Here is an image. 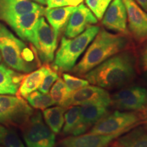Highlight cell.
<instances>
[{"label": "cell", "mask_w": 147, "mask_h": 147, "mask_svg": "<svg viewBox=\"0 0 147 147\" xmlns=\"http://www.w3.org/2000/svg\"><path fill=\"white\" fill-rule=\"evenodd\" d=\"M0 147H4V146H0Z\"/></svg>", "instance_id": "cell-39"}, {"label": "cell", "mask_w": 147, "mask_h": 147, "mask_svg": "<svg viewBox=\"0 0 147 147\" xmlns=\"http://www.w3.org/2000/svg\"><path fill=\"white\" fill-rule=\"evenodd\" d=\"M102 19V25L108 30L125 36L129 34L127 26V10L123 0H113Z\"/></svg>", "instance_id": "cell-12"}, {"label": "cell", "mask_w": 147, "mask_h": 147, "mask_svg": "<svg viewBox=\"0 0 147 147\" xmlns=\"http://www.w3.org/2000/svg\"><path fill=\"white\" fill-rule=\"evenodd\" d=\"M34 113L32 106L22 97L0 95V124L23 126Z\"/></svg>", "instance_id": "cell-6"}, {"label": "cell", "mask_w": 147, "mask_h": 147, "mask_svg": "<svg viewBox=\"0 0 147 147\" xmlns=\"http://www.w3.org/2000/svg\"><path fill=\"white\" fill-rule=\"evenodd\" d=\"M50 95L55 104L62 106L69 96L65 82L63 78H59L51 89Z\"/></svg>", "instance_id": "cell-26"}, {"label": "cell", "mask_w": 147, "mask_h": 147, "mask_svg": "<svg viewBox=\"0 0 147 147\" xmlns=\"http://www.w3.org/2000/svg\"><path fill=\"white\" fill-rule=\"evenodd\" d=\"M25 75L0 64V95H15Z\"/></svg>", "instance_id": "cell-18"}, {"label": "cell", "mask_w": 147, "mask_h": 147, "mask_svg": "<svg viewBox=\"0 0 147 147\" xmlns=\"http://www.w3.org/2000/svg\"><path fill=\"white\" fill-rule=\"evenodd\" d=\"M0 54L9 67L18 72L29 73L39 65L36 51L29 49L0 23ZM38 55V54H37Z\"/></svg>", "instance_id": "cell-3"}, {"label": "cell", "mask_w": 147, "mask_h": 147, "mask_svg": "<svg viewBox=\"0 0 147 147\" xmlns=\"http://www.w3.org/2000/svg\"><path fill=\"white\" fill-rule=\"evenodd\" d=\"M90 103H102L110 106L111 96L106 89L89 84L71 93L62 107L67 109L70 106H82Z\"/></svg>", "instance_id": "cell-11"}, {"label": "cell", "mask_w": 147, "mask_h": 147, "mask_svg": "<svg viewBox=\"0 0 147 147\" xmlns=\"http://www.w3.org/2000/svg\"><path fill=\"white\" fill-rule=\"evenodd\" d=\"M127 10L128 31L138 44L147 42V12L135 0H123Z\"/></svg>", "instance_id": "cell-10"}, {"label": "cell", "mask_w": 147, "mask_h": 147, "mask_svg": "<svg viewBox=\"0 0 147 147\" xmlns=\"http://www.w3.org/2000/svg\"><path fill=\"white\" fill-rule=\"evenodd\" d=\"M25 98L29 105L38 110H45L55 104L50 95L42 93L40 91L32 92Z\"/></svg>", "instance_id": "cell-23"}, {"label": "cell", "mask_w": 147, "mask_h": 147, "mask_svg": "<svg viewBox=\"0 0 147 147\" xmlns=\"http://www.w3.org/2000/svg\"><path fill=\"white\" fill-rule=\"evenodd\" d=\"M76 8V6H64L45 9L44 15L57 36L67 25L71 14Z\"/></svg>", "instance_id": "cell-19"}, {"label": "cell", "mask_w": 147, "mask_h": 147, "mask_svg": "<svg viewBox=\"0 0 147 147\" xmlns=\"http://www.w3.org/2000/svg\"><path fill=\"white\" fill-rule=\"evenodd\" d=\"M63 80L67 87L69 95L77 90L89 84V82L86 79L78 78L67 73L63 74Z\"/></svg>", "instance_id": "cell-27"}, {"label": "cell", "mask_w": 147, "mask_h": 147, "mask_svg": "<svg viewBox=\"0 0 147 147\" xmlns=\"http://www.w3.org/2000/svg\"><path fill=\"white\" fill-rule=\"evenodd\" d=\"M124 111H147V90L140 86H131L116 92L111 96V104Z\"/></svg>", "instance_id": "cell-9"}, {"label": "cell", "mask_w": 147, "mask_h": 147, "mask_svg": "<svg viewBox=\"0 0 147 147\" xmlns=\"http://www.w3.org/2000/svg\"><path fill=\"white\" fill-rule=\"evenodd\" d=\"M128 45L127 36L100 29L84 56L70 71L77 76H83L108 59L125 50Z\"/></svg>", "instance_id": "cell-2"}, {"label": "cell", "mask_w": 147, "mask_h": 147, "mask_svg": "<svg viewBox=\"0 0 147 147\" xmlns=\"http://www.w3.org/2000/svg\"><path fill=\"white\" fill-rule=\"evenodd\" d=\"M123 134L102 135L85 134L65 138L59 143L60 147H107Z\"/></svg>", "instance_id": "cell-16"}, {"label": "cell", "mask_w": 147, "mask_h": 147, "mask_svg": "<svg viewBox=\"0 0 147 147\" xmlns=\"http://www.w3.org/2000/svg\"><path fill=\"white\" fill-rule=\"evenodd\" d=\"M119 147H123L122 146H121V145L120 144H119Z\"/></svg>", "instance_id": "cell-38"}, {"label": "cell", "mask_w": 147, "mask_h": 147, "mask_svg": "<svg viewBox=\"0 0 147 147\" xmlns=\"http://www.w3.org/2000/svg\"><path fill=\"white\" fill-rule=\"evenodd\" d=\"M146 127H147V116H146Z\"/></svg>", "instance_id": "cell-37"}, {"label": "cell", "mask_w": 147, "mask_h": 147, "mask_svg": "<svg viewBox=\"0 0 147 147\" xmlns=\"http://www.w3.org/2000/svg\"><path fill=\"white\" fill-rule=\"evenodd\" d=\"M109 106L102 103H90L80 106V123L71 135L79 136L85 133L107 115Z\"/></svg>", "instance_id": "cell-13"}, {"label": "cell", "mask_w": 147, "mask_h": 147, "mask_svg": "<svg viewBox=\"0 0 147 147\" xmlns=\"http://www.w3.org/2000/svg\"><path fill=\"white\" fill-rule=\"evenodd\" d=\"M26 147H55V134L43 120L40 112L34 113L23 125Z\"/></svg>", "instance_id": "cell-7"}, {"label": "cell", "mask_w": 147, "mask_h": 147, "mask_svg": "<svg viewBox=\"0 0 147 147\" xmlns=\"http://www.w3.org/2000/svg\"><path fill=\"white\" fill-rule=\"evenodd\" d=\"M100 30V27L93 25L74 38L63 37L60 47L55 55L53 68L63 72L70 71Z\"/></svg>", "instance_id": "cell-4"}, {"label": "cell", "mask_w": 147, "mask_h": 147, "mask_svg": "<svg viewBox=\"0 0 147 147\" xmlns=\"http://www.w3.org/2000/svg\"><path fill=\"white\" fill-rule=\"evenodd\" d=\"M57 34L46 21L43 16L37 21L34 29V46L42 62L48 64L53 62L57 47Z\"/></svg>", "instance_id": "cell-8"}, {"label": "cell", "mask_w": 147, "mask_h": 147, "mask_svg": "<svg viewBox=\"0 0 147 147\" xmlns=\"http://www.w3.org/2000/svg\"><path fill=\"white\" fill-rule=\"evenodd\" d=\"M0 144L4 147H26L14 130L0 124Z\"/></svg>", "instance_id": "cell-25"}, {"label": "cell", "mask_w": 147, "mask_h": 147, "mask_svg": "<svg viewBox=\"0 0 147 147\" xmlns=\"http://www.w3.org/2000/svg\"><path fill=\"white\" fill-rule=\"evenodd\" d=\"M147 111H123L119 110L107 114L90 129L89 133L110 135L125 134L140 125L146 123Z\"/></svg>", "instance_id": "cell-5"}, {"label": "cell", "mask_w": 147, "mask_h": 147, "mask_svg": "<svg viewBox=\"0 0 147 147\" xmlns=\"http://www.w3.org/2000/svg\"><path fill=\"white\" fill-rule=\"evenodd\" d=\"M85 1L95 17L101 20L113 0H85Z\"/></svg>", "instance_id": "cell-28"}, {"label": "cell", "mask_w": 147, "mask_h": 147, "mask_svg": "<svg viewBox=\"0 0 147 147\" xmlns=\"http://www.w3.org/2000/svg\"><path fill=\"white\" fill-rule=\"evenodd\" d=\"M136 3L147 12V0H135Z\"/></svg>", "instance_id": "cell-32"}, {"label": "cell", "mask_w": 147, "mask_h": 147, "mask_svg": "<svg viewBox=\"0 0 147 147\" xmlns=\"http://www.w3.org/2000/svg\"><path fill=\"white\" fill-rule=\"evenodd\" d=\"M43 7L29 0H0V20L8 23L16 16Z\"/></svg>", "instance_id": "cell-17"}, {"label": "cell", "mask_w": 147, "mask_h": 147, "mask_svg": "<svg viewBox=\"0 0 147 147\" xmlns=\"http://www.w3.org/2000/svg\"><path fill=\"white\" fill-rule=\"evenodd\" d=\"M66 108L58 106L43 110V117L47 126L55 134H59L63 129L64 115Z\"/></svg>", "instance_id": "cell-22"}, {"label": "cell", "mask_w": 147, "mask_h": 147, "mask_svg": "<svg viewBox=\"0 0 147 147\" xmlns=\"http://www.w3.org/2000/svg\"><path fill=\"white\" fill-rule=\"evenodd\" d=\"M140 65L143 71L145 72L147 71V44L141 51L140 56Z\"/></svg>", "instance_id": "cell-31"}, {"label": "cell", "mask_w": 147, "mask_h": 147, "mask_svg": "<svg viewBox=\"0 0 147 147\" xmlns=\"http://www.w3.org/2000/svg\"><path fill=\"white\" fill-rule=\"evenodd\" d=\"M45 8H42L35 12L21 14L8 22V25L15 32L20 38L33 44L34 29L40 16H44Z\"/></svg>", "instance_id": "cell-15"}, {"label": "cell", "mask_w": 147, "mask_h": 147, "mask_svg": "<svg viewBox=\"0 0 147 147\" xmlns=\"http://www.w3.org/2000/svg\"><path fill=\"white\" fill-rule=\"evenodd\" d=\"M145 79H146V80L147 82V71H146V73L145 74Z\"/></svg>", "instance_id": "cell-35"}, {"label": "cell", "mask_w": 147, "mask_h": 147, "mask_svg": "<svg viewBox=\"0 0 147 147\" xmlns=\"http://www.w3.org/2000/svg\"><path fill=\"white\" fill-rule=\"evenodd\" d=\"M117 142L123 147H147V132L137 126L123 134Z\"/></svg>", "instance_id": "cell-21"}, {"label": "cell", "mask_w": 147, "mask_h": 147, "mask_svg": "<svg viewBox=\"0 0 147 147\" xmlns=\"http://www.w3.org/2000/svg\"><path fill=\"white\" fill-rule=\"evenodd\" d=\"M29 1H32L33 2L40 3L42 5H47V0H29Z\"/></svg>", "instance_id": "cell-33"}, {"label": "cell", "mask_w": 147, "mask_h": 147, "mask_svg": "<svg viewBox=\"0 0 147 147\" xmlns=\"http://www.w3.org/2000/svg\"><path fill=\"white\" fill-rule=\"evenodd\" d=\"M1 60H2V57H1V55L0 54V62L1 61Z\"/></svg>", "instance_id": "cell-36"}, {"label": "cell", "mask_w": 147, "mask_h": 147, "mask_svg": "<svg viewBox=\"0 0 147 147\" xmlns=\"http://www.w3.org/2000/svg\"><path fill=\"white\" fill-rule=\"evenodd\" d=\"M119 143L117 142H117L111 143V144H110L109 146H108L107 147H119Z\"/></svg>", "instance_id": "cell-34"}, {"label": "cell", "mask_w": 147, "mask_h": 147, "mask_svg": "<svg viewBox=\"0 0 147 147\" xmlns=\"http://www.w3.org/2000/svg\"><path fill=\"white\" fill-rule=\"evenodd\" d=\"M136 59L129 51H122L84 75L89 84L105 89H114L126 85L135 78Z\"/></svg>", "instance_id": "cell-1"}, {"label": "cell", "mask_w": 147, "mask_h": 147, "mask_svg": "<svg viewBox=\"0 0 147 147\" xmlns=\"http://www.w3.org/2000/svg\"><path fill=\"white\" fill-rule=\"evenodd\" d=\"M84 0H47L48 8L64 6H76Z\"/></svg>", "instance_id": "cell-30"}, {"label": "cell", "mask_w": 147, "mask_h": 147, "mask_svg": "<svg viewBox=\"0 0 147 147\" xmlns=\"http://www.w3.org/2000/svg\"><path fill=\"white\" fill-rule=\"evenodd\" d=\"M80 106H73L68 108L64 115L63 134H71L80 123Z\"/></svg>", "instance_id": "cell-24"}, {"label": "cell", "mask_w": 147, "mask_h": 147, "mask_svg": "<svg viewBox=\"0 0 147 147\" xmlns=\"http://www.w3.org/2000/svg\"><path fill=\"white\" fill-rule=\"evenodd\" d=\"M97 18L88 7L80 3L71 14L66 25L65 37L73 38L82 32L91 25L97 23Z\"/></svg>", "instance_id": "cell-14"}, {"label": "cell", "mask_w": 147, "mask_h": 147, "mask_svg": "<svg viewBox=\"0 0 147 147\" xmlns=\"http://www.w3.org/2000/svg\"><path fill=\"white\" fill-rule=\"evenodd\" d=\"M48 66V64H45L40 68L25 75L16 93L18 96L26 97L31 93L39 89L47 74Z\"/></svg>", "instance_id": "cell-20"}, {"label": "cell", "mask_w": 147, "mask_h": 147, "mask_svg": "<svg viewBox=\"0 0 147 147\" xmlns=\"http://www.w3.org/2000/svg\"><path fill=\"white\" fill-rule=\"evenodd\" d=\"M59 78V75L57 71H56L53 67L48 66L47 74H46L43 81L41 85L39 87V91L42 93H48L52 87L53 84L56 82V80Z\"/></svg>", "instance_id": "cell-29"}]
</instances>
